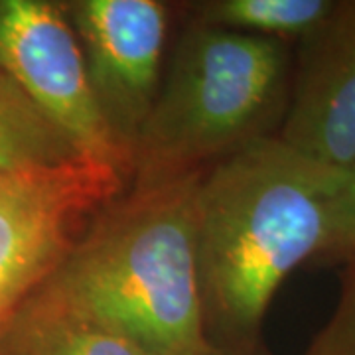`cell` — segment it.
Wrapping results in <instances>:
<instances>
[{
  "instance_id": "obj_5",
  "label": "cell",
  "mask_w": 355,
  "mask_h": 355,
  "mask_svg": "<svg viewBox=\"0 0 355 355\" xmlns=\"http://www.w3.org/2000/svg\"><path fill=\"white\" fill-rule=\"evenodd\" d=\"M0 71L71 142L81 160L130 182L132 160L113 139L89 87L76 32L58 0H0Z\"/></svg>"
},
{
  "instance_id": "obj_3",
  "label": "cell",
  "mask_w": 355,
  "mask_h": 355,
  "mask_svg": "<svg viewBox=\"0 0 355 355\" xmlns=\"http://www.w3.org/2000/svg\"><path fill=\"white\" fill-rule=\"evenodd\" d=\"M292 64L291 44L186 22L140 130L130 182L205 172L279 137Z\"/></svg>"
},
{
  "instance_id": "obj_10",
  "label": "cell",
  "mask_w": 355,
  "mask_h": 355,
  "mask_svg": "<svg viewBox=\"0 0 355 355\" xmlns=\"http://www.w3.org/2000/svg\"><path fill=\"white\" fill-rule=\"evenodd\" d=\"M81 160L71 142L0 71V174Z\"/></svg>"
},
{
  "instance_id": "obj_2",
  "label": "cell",
  "mask_w": 355,
  "mask_h": 355,
  "mask_svg": "<svg viewBox=\"0 0 355 355\" xmlns=\"http://www.w3.org/2000/svg\"><path fill=\"white\" fill-rule=\"evenodd\" d=\"M203 172L128 182L34 294L116 331L144 355H203L198 186Z\"/></svg>"
},
{
  "instance_id": "obj_11",
  "label": "cell",
  "mask_w": 355,
  "mask_h": 355,
  "mask_svg": "<svg viewBox=\"0 0 355 355\" xmlns=\"http://www.w3.org/2000/svg\"><path fill=\"white\" fill-rule=\"evenodd\" d=\"M304 355H355V259L342 265L338 304Z\"/></svg>"
},
{
  "instance_id": "obj_1",
  "label": "cell",
  "mask_w": 355,
  "mask_h": 355,
  "mask_svg": "<svg viewBox=\"0 0 355 355\" xmlns=\"http://www.w3.org/2000/svg\"><path fill=\"white\" fill-rule=\"evenodd\" d=\"M343 170L279 137L209 166L198 186V275L205 340L217 349L261 343L270 300L330 239Z\"/></svg>"
},
{
  "instance_id": "obj_13",
  "label": "cell",
  "mask_w": 355,
  "mask_h": 355,
  "mask_svg": "<svg viewBox=\"0 0 355 355\" xmlns=\"http://www.w3.org/2000/svg\"><path fill=\"white\" fill-rule=\"evenodd\" d=\"M203 355H272L265 347V343H257L253 347H243V349H217V347H207Z\"/></svg>"
},
{
  "instance_id": "obj_9",
  "label": "cell",
  "mask_w": 355,
  "mask_h": 355,
  "mask_svg": "<svg viewBox=\"0 0 355 355\" xmlns=\"http://www.w3.org/2000/svg\"><path fill=\"white\" fill-rule=\"evenodd\" d=\"M336 0H202L184 4L188 22L296 46L334 10Z\"/></svg>"
},
{
  "instance_id": "obj_6",
  "label": "cell",
  "mask_w": 355,
  "mask_h": 355,
  "mask_svg": "<svg viewBox=\"0 0 355 355\" xmlns=\"http://www.w3.org/2000/svg\"><path fill=\"white\" fill-rule=\"evenodd\" d=\"M83 53L93 101L130 156L162 83L170 4L160 0H64Z\"/></svg>"
},
{
  "instance_id": "obj_4",
  "label": "cell",
  "mask_w": 355,
  "mask_h": 355,
  "mask_svg": "<svg viewBox=\"0 0 355 355\" xmlns=\"http://www.w3.org/2000/svg\"><path fill=\"white\" fill-rule=\"evenodd\" d=\"M127 186L87 160L0 174V342L93 214Z\"/></svg>"
},
{
  "instance_id": "obj_7",
  "label": "cell",
  "mask_w": 355,
  "mask_h": 355,
  "mask_svg": "<svg viewBox=\"0 0 355 355\" xmlns=\"http://www.w3.org/2000/svg\"><path fill=\"white\" fill-rule=\"evenodd\" d=\"M279 139L334 170L355 160V0H336L330 16L296 44Z\"/></svg>"
},
{
  "instance_id": "obj_12",
  "label": "cell",
  "mask_w": 355,
  "mask_h": 355,
  "mask_svg": "<svg viewBox=\"0 0 355 355\" xmlns=\"http://www.w3.org/2000/svg\"><path fill=\"white\" fill-rule=\"evenodd\" d=\"M355 259V160L343 170V180L331 219L330 239L316 265H345Z\"/></svg>"
},
{
  "instance_id": "obj_8",
  "label": "cell",
  "mask_w": 355,
  "mask_h": 355,
  "mask_svg": "<svg viewBox=\"0 0 355 355\" xmlns=\"http://www.w3.org/2000/svg\"><path fill=\"white\" fill-rule=\"evenodd\" d=\"M0 355L144 354L116 331L32 294L4 331Z\"/></svg>"
}]
</instances>
